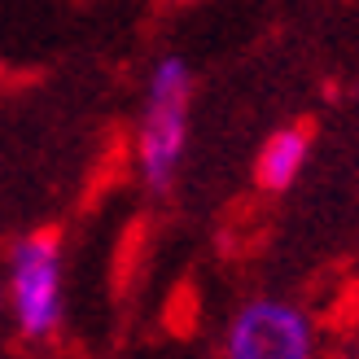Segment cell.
I'll list each match as a JSON object with an SVG mask.
<instances>
[{
  "label": "cell",
  "instance_id": "obj_1",
  "mask_svg": "<svg viewBox=\"0 0 359 359\" xmlns=\"http://www.w3.org/2000/svg\"><path fill=\"white\" fill-rule=\"evenodd\" d=\"M189 105H193V70L184 57H158L145 79V110L136 128V163L140 180L154 193H167L180 175L189 149Z\"/></svg>",
  "mask_w": 359,
  "mask_h": 359
},
{
  "label": "cell",
  "instance_id": "obj_2",
  "mask_svg": "<svg viewBox=\"0 0 359 359\" xmlns=\"http://www.w3.org/2000/svg\"><path fill=\"white\" fill-rule=\"evenodd\" d=\"M13 325L31 342L57 333L66 298H62V237L57 232H27L9 250V276H5Z\"/></svg>",
  "mask_w": 359,
  "mask_h": 359
},
{
  "label": "cell",
  "instance_id": "obj_3",
  "mask_svg": "<svg viewBox=\"0 0 359 359\" xmlns=\"http://www.w3.org/2000/svg\"><path fill=\"white\" fill-rule=\"evenodd\" d=\"M316 325L290 298H250L224 329V359H311Z\"/></svg>",
  "mask_w": 359,
  "mask_h": 359
},
{
  "label": "cell",
  "instance_id": "obj_4",
  "mask_svg": "<svg viewBox=\"0 0 359 359\" xmlns=\"http://www.w3.org/2000/svg\"><path fill=\"white\" fill-rule=\"evenodd\" d=\"M307 158H311V132L307 128H276L255 158V184L263 193L294 189L298 175L307 171Z\"/></svg>",
  "mask_w": 359,
  "mask_h": 359
},
{
  "label": "cell",
  "instance_id": "obj_5",
  "mask_svg": "<svg viewBox=\"0 0 359 359\" xmlns=\"http://www.w3.org/2000/svg\"><path fill=\"white\" fill-rule=\"evenodd\" d=\"M180 5H193V0H180Z\"/></svg>",
  "mask_w": 359,
  "mask_h": 359
}]
</instances>
